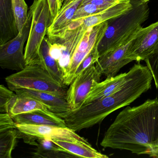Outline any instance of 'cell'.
<instances>
[{"label":"cell","mask_w":158,"mask_h":158,"mask_svg":"<svg viewBox=\"0 0 158 158\" xmlns=\"http://www.w3.org/2000/svg\"><path fill=\"white\" fill-rule=\"evenodd\" d=\"M14 91L3 85L0 86V111L1 113H9L10 105L16 97Z\"/></svg>","instance_id":"cell-26"},{"label":"cell","mask_w":158,"mask_h":158,"mask_svg":"<svg viewBox=\"0 0 158 158\" xmlns=\"http://www.w3.org/2000/svg\"><path fill=\"white\" fill-rule=\"evenodd\" d=\"M88 28L83 24L76 27H73L70 24L60 35L54 38H48L51 41L57 42L60 45L61 53L58 62L63 72L64 76L76 49Z\"/></svg>","instance_id":"cell-11"},{"label":"cell","mask_w":158,"mask_h":158,"mask_svg":"<svg viewBox=\"0 0 158 158\" xmlns=\"http://www.w3.org/2000/svg\"><path fill=\"white\" fill-rule=\"evenodd\" d=\"M142 28L134 36L118 48L100 56L95 66L102 75L105 76L107 78L115 76L123 67L132 62L128 59V54L131 46Z\"/></svg>","instance_id":"cell-9"},{"label":"cell","mask_w":158,"mask_h":158,"mask_svg":"<svg viewBox=\"0 0 158 158\" xmlns=\"http://www.w3.org/2000/svg\"><path fill=\"white\" fill-rule=\"evenodd\" d=\"M16 128L22 134L29 138L62 139L89 143L86 139L67 127L16 123Z\"/></svg>","instance_id":"cell-10"},{"label":"cell","mask_w":158,"mask_h":158,"mask_svg":"<svg viewBox=\"0 0 158 158\" xmlns=\"http://www.w3.org/2000/svg\"><path fill=\"white\" fill-rule=\"evenodd\" d=\"M66 152L77 157L88 158H108L107 155L98 152L89 143L80 141L51 139Z\"/></svg>","instance_id":"cell-20"},{"label":"cell","mask_w":158,"mask_h":158,"mask_svg":"<svg viewBox=\"0 0 158 158\" xmlns=\"http://www.w3.org/2000/svg\"><path fill=\"white\" fill-rule=\"evenodd\" d=\"M120 0H83L82 4H95L102 6L106 8H109L119 2Z\"/></svg>","instance_id":"cell-30"},{"label":"cell","mask_w":158,"mask_h":158,"mask_svg":"<svg viewBox=\"0 0 158 158\" xmlns=\"http://www.w3.org/2000/svg\"><path fill=\"white\" fill-rule=\"evenodd\" d=\"M18 33L12 0H0V45Z\"/></svg>","instance_id":"cell-15"},{"label":"cell","mask_w":158,"mask_h":158,"mask_svg":"<svg viewBox=\"0 0 158 158\" xmlns=\"http://www.w3.org/2000/svg\"><path fill=\"white\" fill-rule=\"evenodd\" d=\"M152 79L148 66L140 64L135 74L114 93L60 116L67 127L75 132L91 127L101 123L114 111L128 106L147 92L151 87Z\"/></svg>","instance_id":"cell-2"},{"label":"cell","mask_w":158,"mask_h":158,"mask_svg":"<svg viewBox=\"0 0 158 158\" xmlns=\"http://www.w3.org/2000/svg\"><path fill=\"white\" fill-rule=\"evenodd\" d=\"M140 64V63L138 62L127 73L106 78L104 81L96 84L89 94L84 104L105 98L120 89L135 74Z\"/></svg>","instance_id":"cell-13"},{"label":"cell","mask_w":158,"mask_h":158,"mask_svg":"<svg viewBox=\"0 0 158 158\" xmlns=\"http://www.w3.org/2000/svg\"><path fill=\"white\" fill-rule=\"evenodd\" d=\"M107 9L108 8L91 3L81 4L75 14L73 22L94 15Z\"/></svg>","instance_id":"cell-25"},{"label":"cell","mask_w":158,"mask_h":158,"mask_svg":"<svg viewBox=\"0 0 158 158\" xmlns=\"http://www.w3.org/2000/svg\"><path fill=\"white\" fill-rule=\"evenodd\" d=\"M17 95H23L36 99L43 103L50 111L56 115L71 110L66 99L55 94L30 89H21L15 90Z\"/></svg>","instance_id":"cell-16"},{"label":"cell","mask_w":158,"mask_h":158,"mask_svg":"<svg viewBox=\"0 0 158 158\" xmlns=\"http://www.w3.org/2000/svg\"><path fill=\"white\" fill-rule=\"evenodd\" d=\"M158 44V21L146 27H142L135 39L128 54L131 61L147 60L154 51Z\"/></svg>","instance_id":"cell-12"},{"label":"cell","mask_w":158,"mask_h":158,"mask_svg":"<svg viewBox=\"0 0 158 158\" xmlns=\"http://www.w3.org/2000/svg\"><path fill=\"white\" fill-rule=\"evenodd\" d=\"M11 116L19 124L67 127L63 119L51 111L35 110Z\"/></svg>","instance_id":"cell-17"},{"label":"cell","mask_w":158,"mask_h":158,"mask_svg":"<svg viewBox=\"0 0 158 158\" xmlns=\"http://www.w3.org/2000/svg\"><path fill=\"white\" fill-rule=\"evenodd\" d=\"M145 61L152 75L156 88L158 89V44L152 54Z\"/></svg>","instance_id":"cell-28"},{"label":"cell","mask_w":158,"mask_h":158,"mask_svg":"<svg viewBox=\"0 0 158 158\" xmlns=\"http://www.w3.org/2000/svg\"><path fill=\"white\" fill-rule=\"evenodd\" d=\"M144 1L147 2H148L149 1H150V0H143Z\"/></svg>","instance_id":"cell-32"},{"label":"cell","mask_w":158,"mask_h":158,"mask_svg":"<svg viewBox=\"0 0 158 158\" xmlns=\"http://www.w3.org/2000/svg\"><path fill=\"white\" fill-rule=\"evenodd\" d=\"M132 7L120 15L107 21L108 26L98 44L100 56L118 48L134 36L149 17L148 2L131 0Z\"/></svg>","instance_id":"cell-3"},{"label":"cell","mask_w":158,"mask_h":158,"mask_svg":"<svg viewBox=\"0 0 158 158\" xmlns=\"http://www.w3.org/2000/svg\"><path fill=\"white\" fill-rule=\"evenodd\" d=\"M30 9L32 12V18L29 36L25 49L26 65L40 64V46L47 35L48 29L52 21L48 0H35Z\"/></svg>","instance_id":"cell-5"},{"label":"cell","mask_w":158,"mask_h":158,"mask_svg":"<svg viewBox=\"0 0 158 158\" xmlns=\"http://www.w3.org/2000/svg\"><path fill=\"white\" fill-rule=\"evenodd\" d=\"M101 76L94 64L74 79L67 89L65 98L71 110L79 109L84 105L94 86L100 82Z\"/></svg>","instance_id":"cell-7"},{"label":"cell","mask_w":158,"mask_h":158,"mask_svg":"<svg viewBox=\"0 0 158 158\" xmlns=\"http://www.w3.org/2000/svg\"><path fill=\"white\" fill-rule=\"evenodd\" d=\"M32 18V12L30 9L22 30L15 37L0 45V66L3 69L19 72L26 66L24 46L29 36Z\"/></svg>","instance_id":"cell-6"},{"label":"cell","mask_w":158,"mask_h":158,"mask_svg":"<svg viewBox=\"0 0 158 158\" xmlns=\"http://www.w3.org/2000/svg\"><path fill=\"white\" fill-rule=\"evenodd\" d=\"M99 57V53L98 51V46H97L86 56L85 58L78 65L74 74L73 80L86 69L88 68L90 65L95 64Z\"/></svg>","instance_id":"cell-27"},{"label":"cell","mask_w":158,"mask_h":158,"mask_svg":"<svg viewBox=\"0 0 158 158\" xmlns=\"http://www.w3.org/2000/svg\"><path fill=\"white\" fill-rule=\"evenodd\" d=\"M48 2L49 5L52 20L53 21L59 13L62 3L60 0H48Z\"/></svg>","instance_id":"cell-31"},{"label":"cell","mask_w":158,"mask_h":158,"mask_svg":"<svg viewBox=\"0 0 158 158\" xmlns=\"http://www.w3.org/2000/svg\"><path fill=\"white\" fill-rule=\"evenodd\" d=\"M131 7V0H120L119 2L103 11L82 19L83 24L87 28L93 27L120 15L129 10Z\"/></svg>","instance_id":"cell-18"},{"label":"cell","mask_w":158,"mask_h":158,"mask_svg":"<svg viewBox=\"0 0 158 158\" xmlns=\"http://www.w3.org/2000/svg\"><path fill=\"white\" fill-rule=\"evenodd\" d=\"M100 145L158 158V99L125 108L105 132Z\"/></svg>","instance_id":"cell-1"},{"label":"cell","mask_w":158,"mask_h":158,"mask_svg":"<svg viewBox=\"0 0 158 158\" xmlns=\"http://www.w3.org/2000/svg\"><path fill=\"white\" fill-rule=\"evenodd\" d=\"M37 148L32 153L34 158H62L77 157L66 152L48 139H37Z\"/></svg>","instance_id":"cell-21"},{"label":"cell","mask_w":158,"mask_h":158,"mask_svg":"<svg viewBox=\"0 0 158 158\" xmlns=\"http://www.w3.org/2000/svg\"><path fill=\"white\" fill-rule=\"evenodd\" d=\"M83 0H63L61 7L48 29L49 38L59 36L73 22L74 16Z\"/></svg>","instance_id":"cell-14"},{"label":"cell","mask_w":158,"mask_h":158,"mask_svg":"<svg viewBox=\"0 0 158 158\" xmlns=\"http://www.w3.org/2000/svg\"><path fill=\"white\" fill-rule=\"evenodd\" d=\"M50 41L47 35L42 41L40 50V64L59 84L66 87L64 85L63 72L59 63L52 56L50 52Z\"/></svg>","instance_id":"cell-19"},{"label":"cell","mask_w":158,"mask_h":158,"mask_svg":"<svg viewBox=\"0 0 158 158\" xmlns=\"http://www.w3.org/2000/svg\"><path fill=\"white\" fill-rule=\"evenodd\" d=\"M61 2L62 3L63 1V0H60Z\"/></svg>","instance_id":"cell-33"},{"label":"cell","mask_w":158,"mask_h":158,"mask_svg":"<svg viewBox=\"0 0 158 158\" xmlns=\"http://www.w3.org/2000/svg\"><path fill=\"white\" fill-rule=\"evenodd\" d=\"M108 26L107 21L88 29L81 42L76 49L64 76V85H70L73 81L77 68L86 56L98 46Z\"/></svg>","instance_id":"cell-8"},{"label":"cell","mask_w":158,"mask_h":158,"mask_svg":"<svg viewBox=\"0 0 158 158\" xmlns=\"http://www.w3.org/2000/svg\"><path fill=\"white\" fill-rule=\"evenodd\" d=\"M8 87L15 91L27 89L48 92L65 98L67 89L59 84L40 64L27 65L23 70L7 77Z\"/></svg>","instance_id":"cell-4"},{"label":"cell","mask_w":158,"mask_h":158,"mask_svg":"<svg viewBox=\"0 0 158 158\" xmlns=\"http://www.w3.org/2000/svg\"><path fill=\"white\" fill-rule=\"evenodd\" d=\"M16 26L20 32L25 24L28 17V7L25 0H12Z\"/></svg>","instance_id":"cell-24"},{"label":"cell","mask_w":158,"mask_h":158,"mask_svg":"<svg viewBox=\"0 0 158 158\" xmlns=\"http://www.w3.org/2000/svg\"><path fill=\"white\" fill-rule=\"evenodd\" d=\"M20 132L13 128L0 132V158H11Z\"/></svg>","instance_id":"cell-23"},{"label":"cell","mask_w":158,"mask_h":158,"mask_svg":"<svg viewBox=\"0 0 158 158\" xmlns=\"http://www.w3.org/2000/svg\"><path fill=\"white\" fill-rule=\"evenodd\" d=\"M35 110L50 111L48 108L36 99L23 95H17L10 105L9 114L11 116Z\"/></svg>","instance_id":"cell-22"},{"label":"cell","mask_w":158,"mask_h":158,"mask_svg":"<svg viewBox=\"0 0 158 158\" xmlns=\"http://www.w3.org/2000/svg\"><path fill=\"white\" fill-rule=\"evenodd\" d=\"M13 128H16V123L9 113L0 114V132Z\"/></svg>","instance_id":"cell-29"}]
</instances>
